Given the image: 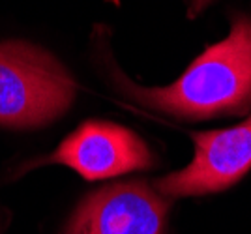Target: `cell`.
Listing matches in <instances>:
<instances>
[{"label": "cell", "mask_w": 251, "mask_h": 234, "mask_svg": "<svg viewBox=\"0 0 251 234\" xmlns=\"http://www.w3.org/2000/svg\"><path fill=\"white\" fill-rule=\"evenodd\" d=\"M195 158L188 167L156 182L167 197H193L223 191L251 169V115L227 129L193 133Z\"/></svg>", "instance_id": "3957f363"}, {"label": "cell", "mask_w": 251, "mask_h": 234, "mask_svg": "<svg viewBox=\"0 0 251 234\" xmlns=\"http://www.w3.org/2000/svg\"><path fill=\"white\" fill-rule=\"evenodd\" d=\"M49 161L74 169L86 180H105L148 169L154 156L131 129L88 120L64 139Z\"/></svg>", "instance_id": "277c9868"}, {"label": "cell", "mask_w": 251, "mask_h": 234, "mask_svg": "<svg viewBox=\"0 0 251 234\" xmlns=\"http://www.w3.org/2000/svg\"><path fill=\"white\" fill-rule=\"evenodd\" d=\"M74 97V79L54 56L26 42H0V126H45Z\"/></svg>", "instance_id": "7a4b0ae2"}, {"label": "cell", "mask_w": 251, "mask_h": 234, "mask_svg": "<svg viewBox=\"0 0 251 234\" xmlns=\"http://www.w3.org/2000/svg\"><path fill=\"white\" fill-rule=\"evenodd\" d=\"M137 103L176 118L240 115L251 107V17H236L229 36L208 47L173 85L145 88L120 79Z\"/></svg>", "instance_id": "6da1fadb"}, {"label": "cell", "mask_w": 251, "mask_h": 234, "mask_svg": "<svg viewBox=\"0 0 251 234\" xmlns=\"http://www.w3.org/2000/svg\"><path fill=\"white\" fill-rule=\"evenodd\" d=\"M169 202L145 182H124L84 199L66 234H163Z\"/></svg>", "instance_id": "5b68a950"}]
</instances>
